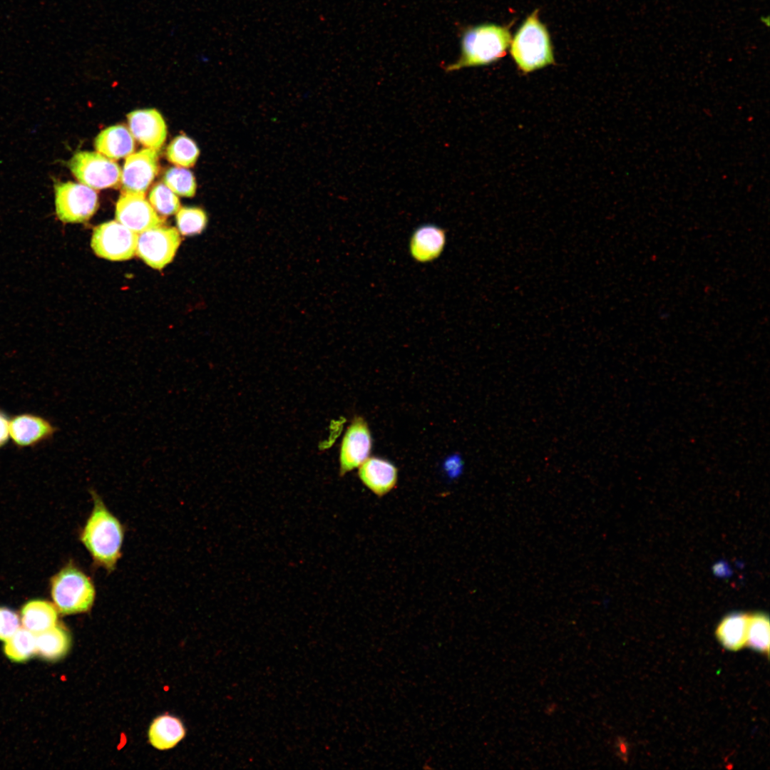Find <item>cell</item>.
<instances>
[{
	"label": "cell",
	"instance_id": "6da1fadb",
	"mask_svg": "<svg viewBox=\"0 0 770 770\" xmlns=\"http://www.w3.org/2000/svg\"><path fill=\"white\" fill-rule=\"evenodd\" d=\"M91 495L93 508L80 539L97 565L113 571L120 557L124 530L101 498L94 491Z\"/></svg>",
	"mask_w": 770,
	"mask_h": 770
},
{
	"label": "cell",
	"instance_id": "7a4b0ae2",
	"mask_svg": "<svg viewBox=\"0 0 770 770\" xmlns=\"http://www.w3.org/2000/svg\"><path fill=\"white\" fill-rule=\"evenodd\" d=\"M510 41L507 26L483 24L464 28L461 34L458 59L443 68L446 72H453L491 64L506 54Z\"/></svg>",
	"mask_w": 770,
	"mask_h": 770
},
{
	"label": "cell",
	"instance_id": "3957f363",
	"mask_svg": "<svg viewBox=\"0 0 770 770\" xmlns=\"http://www.w3.org/2000/svg\"><path fill=\"white\" fill-rule=\"evenodd\" d=\"M510 54L518 68L524 73L554 63V56L548 31L534 11L516 31L510 44Z\"/></svg>",
	"mask_w": 770,
	"mask_h": 770
},
{
	"label": "cell",
	"instance_id": "277c9868",
	"mask_svg": "<svg viewBox=\"0 0 770 770\" xmlns=\"http://www.w3.org/2000/svg\"><path fill=\"white\" fill-rule=\"evenodd\" d=\"M51 593L55 606L63 615L88 611L96 597L90 578L72 565L66 566L52 578Z\"/></svg>",
	"mask_w": 770,
	"mask_h": 770
},
{
	"label": "cell",
	"instance_id": "5b68a950",
	"mask_svg": "<svg viewBox=\"0 0 770 770\" xmlns=\"http://www.w3.org/2000/svg\"><path fill=\"white\" fill-rule=\"evenodd\" d=\"M54 192L56 215L63 222H86L98 210L96 192L82 183L58 182L54 185Z\"/></svg>",
	"mask_w": 770,
	"mask_h": 770
},
{
	"label": "cell",
	"instance_id": "8992f818",
	"mask_svg": "<svg viewBox=\"0 0 770 770\" xmlns=\"http://www.w3.org/2000/svg\"><path fill=\"white\" fill-rule=\"evenodd\" d=\"M73 175L82 184L93 189L116 187L120 182L118 165L97 152L80 151L68 163Z\"/></svg>",
	"mask_w": 770,
	"mask_h": 770
},
{
	"label": "cell",
	"instance_id": "52a82bcc",
	"mask_svg": "<svg viewBox=\"0 0 770 770\" xmlns=\"http://www.w3.org/2000/svg\"><path fill=\"white\" fill-rule=\"evenodd\" d=\"M138 237V234L119 222L109 221L95 227L91 244L98 257L123 261L135 255Z\"/></svg>",
	"mask_w": 770,
	"mask_h": 770
},
{
	"label": "cell",
	"instance_id": "ba28073f",
	"mask_svg": "<svg viewBox=\"0 0 770 770\" xmlns=\"http://www.w3.org/2000/svg\"><path fill=\"white\" fill-rule=\"evenodd\" d=\"M180 242L177 229L160 225L140 233L135 253L152 268L161 270L173 260Z\"/></svg>",
	"mask_w": 770,
	"mask_h": 770
},
{
	"label": "cell",
	"instance_id": "9c48e42d",
	"mask_svg": "<svg viewBox=\"0 0 770 770\" xmlns=\"http://www.w3.org/2000/svg\"><path fill=\"white\" fill-rule=\"evenodd\" d=\"M115 219L136 234L163 225L165 222L146 200L145 194L130 192H123L119 197Z\"/></svg>",
	"mask_w": 770,
	"mask_h": 770
},
{
	"label": "cell",
	"instance_id": "30bf717a",
	"mask_svg": "<svg viewBox=\"0 0 770 770\" xmlns=\"http://www.w3.org/2000/svg\"><path fill=\"white\" fill-rule=\"evenodd\" d=\"M158 171L157 150L146 148L129 155L121 172L123 192L145 194Z\"/></svg>",
	"mask_w": 770,
	"mask_h": 770
},
{
	"label": "cell",
	"instance_id": "8fae6325",
	"mask_svg": "<svg viewBox=\"0 0 770 770\" xmlns=\"http://www.w3.org/2000/svg\"><path fill=\"white\" fill-rule=\"evenodd\" d=\"M371 448L369 426L364 419L356 417L349 426L342 443L340 474L359 467L367 458Z\"/></svg>",
	"mask_w": 770,
	"mask_h": 770
},
{
	"label": "cell",
	"instance_id": "7c38bea8",
	"mask_svg": "<svg viewBox=\"0 0 770 770\" xmlns=\"http://www.w3.org/2000/svg\"><path fill=\"white\" fill-rule=\"evenodd\" d=\"M56 427L43 416L22 413L11 418L10 438L18 447H34L53 438Z\"/></svg>",
	"mask_w": 770,
	"mask_h": 770
},
{
	"label": "cell",
	"instance_id": "4fadbf2b",
	"mask_svg": "<svg viewBox=\"0 0 770 770\" xmlns=\"http://www.w3.org/2000/svg\"><path fill=\"white\" fill-rule=\"evenodd\" d=\"M130 132L147 148L158 150L165 143L167 126L155 109L136 110L127 115Z\"/></svg>",
	"mask_w": 770,
	"mask_h": 770
},
{
	"label": "cell",
	"instance_id": "5bb4252c",
	"mask_svg": "<svg viewBox=\"0 0 770 770\" xmlns=\"http://www.w3.org/2000/svg\"><path fill=\"white\" fill-rule=\"evenodd\" d=\"M359 476L364 485L376 496L382 497L396 486V468L389 461L376 457L368 458L359 469Z\"/></svg>",
	"mask_w": 770,
	"mask_h": 770
},
{
	"label": "cell",
	"instance_id": "9a60e30c",
	"mask_svg": "<svg viewBox=\"0 0 770 770\" xmlns=\"http://www.w3.org/2000/svg\"><path fill=\"white\" fill-rule=\"evenodd\" d=\"M94 145L99 153L117 160L133 153L135 139L126 127L116 125L102 130L96 138Z\"/></svg>",
	"mask_w": 770,
	"mask_h": 770
},
{
	"label": "cell",
	"instance_id": "2e32d148",
	"mask_svg": "<svg viewBox=\"0 0 770 770\" xmlns=\"http://www.w3.org/2000/svg\"><path fill=\"white\" fill-rule=\"evenodd\" d=\"M185 736L183 722L177 717L163 714L156 717L148 729L150 744L159 750H168L175 746Z\"/></svg>",
	"mask_w": 770,
	"mask_h": 770
},
{
	"label": "cell",
	"instance_id": "e0dca14e",
	"mask_svg": "<svg viewBox=\"0 0 770 770\" xmlns=\"http://www.w3.org/2000/svg\"><path fill=\"white\" fill-rule=\"evenodd\" d=\"M444 244L445 235L441 229L435 225H423L419 227L411 237V253L418 261H431L441 254Z\"/></svg>",
	"mask_w": 770,
	"mask_h": 770
},
{
	"label": "cell",
	"instance_id": "ac0fdd59",
	"mask_svg": "<svg viewBox=\"0 0 770 770\" xmlns=\"http://www.w3.org/2000/svg\"><path fill=\"white\" fill-rule=\"evenodd\" d=\"M21 619L24 627L36 635L56 625L57 608L48 601L31 600L22 607Z\"/></svg>",
	"mask_w": 770,
	"mask_h": 770
},
{
	"label": "cell",
	"instance_id": "d6986e66",
	"mask_svg": "<svg viewBox=\"0 0 770 770\" xmlns=\"http://www.w3.org/2000/svg\"><path fill=\"white\" fill-rule=\"evenodd\" d=\"M71 638L67 630L61 625L36 635V654L48 661L63 658L68 652Z\"/></svg>",
	"mask_w": 770,
	"mask_h": 770
},
{
	"label": "cell",
	"instance_id": "ffe728a7",
	"mask_svg": "<svg viewBox=\"0 0 770 770\" xmlns=\"http://www.w3.org/2000/svg\"><path fill=\"white\" fill-rule=\"evenodd\" d=\"M749 617V614L734 612L722 620L716 635L726 649L737 651L746 645Z\"/></svg>",
	"mask_w": 770,
	"mask_h": 770
},
{
	"label": "cell",
	"instance_id": "44dd1931",
	"mask_svg": "<svg viewBox=\"0 0 770 770\" xmlns=\"http://www.w3.org/2000/svg\"><path fill=\"white\" fill-rule=\"evenodd\" d=\"M5 642L4 654L13 662H25L36 654V635L25 628H19Z\"/></svg>",
	"mask_w": 770,
	"mask_h": 770
},
{
	"label": "cell",
	"instance_id": "7402d4cb",
	"mask_svg": "<svg viewBox=\"0 0 770 770\" xmlns=\"http://www.w3.org/2000/svg\"><path fill=\"white\" fill-rule=\"evenodd\" d=\"M199 155L200 150L197 144L184 135L175 137L166 150V158L168 161L183 168L194 166Z\"/></svg>",
	"mask_w": 770,
	"mask_h": 770
},
{
	"label": "cell",
	"instance_id": "603a6c76",
	"mask_svg": "<svg viewBox=\"0 0 770 770\" xmlns=\"http://www.w3.org/2000/svg\"><path fill=\"white\" fill-rule=\"evenodd\" d=\"M769 617L762 612L749 615L746 645L754 650L769 654L770 644Z\"/></svg>",
	"mask_w": 770,
	"mask_h": 770
},
{
	"label": "cell",
	"instance_id": "cb8c5ba5",
	"mask_svg": "<svg viewBox=\"0 0 770 770\" xmlns=\"http://www.w3.org/2000/svg\"><path fill=\"white\" fill-rule=\"evenodd\" d=\"M165 185L175 194L191 197L196 192L197 183L191 171L183 168H169L164 175Z\"/></svg>",
	"mask_w": 770,
	"mask_h": 770
},
{
	"label": "cell",
	"instance_id": "d4e9b609",
	"mask_svg": "<svg viewBox=\"0 0 770 770\" xmlns=\"http://www.w3.org/2000/svg\"><path fill=\"white\" fill-rule=\"evenodd\" d=\"M177 225L183 235L200 234L205 228L207 217L205 212L200 207H183L177 212Z\"/></svg>",
	"mask_w": 770,
	"mask_h": 770
},
{
	"label": "cell",
	"instance_id": "484cf974",
	"mask_svg": "<svg viewBox=\"0 0 770 770\" xmlns=\"http://www.w3.org/2000/svg\"><path fill=\"white\" fill-rule=\"evenodd\" d=\"M149 200L155 211L163 216H168L178 212L180 207L176 195L163 183H158L152 188Z\"/></svg>",
	"mask_w": 770,
	"mask_h": 770
},
{
	"label": "cell",
	"instance_id": "4316f807",
	"mask_svg": "<svg viewBox=\"0 0 770 770\" xmlns=\"http://www.w3.org/2000/svg\"><path fill=\"white\" fill-rule=\"evenodd\" d=\"M20 627L19 617L13 610L0 607V640L6 641Z\"/></svg>",
	"mask_w": 770,
	"mask_h": 770
},
{
	"label": "cell",
	"instance_id": "83f0119b",
	"mask_svg": "<svg viewBox=\"0 0 770 770\" xmlns=\"http://www.w3.org/2000/svg\"><path fill=\"white\" fill-rule=\"evenodd\" d=\"M10 421L9 414L0 409V448L4 447L10 439Z\"/></svg>",
	"mask_w": 770,
	"mask_h": 770
}]
</instances>
